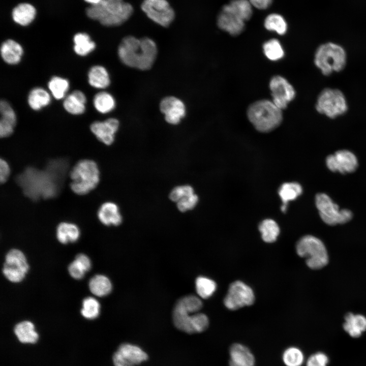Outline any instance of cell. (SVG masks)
Segmentation results:
<instances>
[{
  "instance_id": "45",
  "label": "cell",
  "mask_w": 366,
  "mask_h": 366,
  "mask_svg": "<svg viewBox=\"0 0 366 366\" xmlns=\"http://www.w3.org/2000/svg\"><path fill=\"white\" fill-rule=\"evenodd\" d=\"M328 358L324 353L319 352L313 354L308 359L306 366H326Z\"/></svg>"
},
{
  "instance_id": "37",
  "label": "cell",
  "mask_w": 366,
  "mask_h": 366,
  "mask_svg": "<svg viewBox=\"0 0 366 366\" xmlns=\"http://www.w3.org/2000/svg\"><path fill=\"white\" fill-rule=\"evenodd\" d=\"M202 302L199 298L192 295L180 298L176 303L174 309L190 313H196L202 308Z\"/></svg>"
},
{
  "instance_id": "36",
  "label": "cell",
  "mask_w": 366,
  "mask_h": 366,
  "mask_svg": "<svg viewBox=\"0 0 366 366\" xmlns=\"http://www.w3.org/2000/svg\"><path fill=\"white\" fill-rule=\"evenodd\" d=\"M69 87V82L67 79L57 76H53L48 83L49 90L57 100L65 97Z\"/></svg>"
},
{
  "instance_id": "23",
  "label": "cell",
  "mask_w": 366,
  "mask_h": 366,
  "mask_svg": "<svg viewBox=\"0 0 366 366\" xmlns=\"http://www.w3.org/2000/svg\"><path fill=\"white\" fill-rule=\"evenodd\" d=\"M23 49L22 46L16 41L8 39L1 46V55L3 60L9 65L18 64L22 57Z\"/></svg>"
},
{
  "instance_id": "42",
  "label": "cell",
  "mask_w": 366,
  "mask_h": 366,
  "mask_svg": "<svg viewBox=\"0 0 366 366\" xmlns=\"http://www.w3.org/2000/svg\"><path fill=\"white\" fill-rule=\"evenodd\" d=\"M264 26L268 30L274 31L280 35L285 34L287 25L284 18L277 14H271L267 16L264 21Z\"/></svg>"
},
{
  "instance_id": "14",
  "label": "cell",
  "mask_w": 366,
  "mask_h": 366,
  "mask_svg": "<svg viewBox=\"0 0 366 366\" xmlns=\"http://www.w3.org/2000/svg\"><path fill=\"white\" fill-rule=\"evenodd\" d=\"M269 86L272 102L282 110L286 109L288 104L295 97L296 92L293 86L281 76L272 77Z\"/></svg>"
},
{
  "instance_id": "5",
  "label": "cell",
  "mask_w": 366,
  "mask_h": 366,
  "mask_svg": "<svg viewBox=\"0 0 366 366\" xmlns=\"http://www.w3.org/2000/svg\"><path fill=\"white\" fill-rule=\"evenodd\" d=\"M247 115L255 129L263 133L273 130L283 120L282 110L272 101L266 99L252 103L248 109Z\"/></svg>"
},
{
  "instance_id": "18",
  "label": "cell",
  "mask_w": 366,
  "mask_h": 366,
  "mask_svg": "<svg viewBox=\"0 0 366 366\" xmlns=\"http://www.w3.org/2000/svg\"><path fill=\"white\" fill-rule=\"evenodd\" d=\"M160 108L164 114L166 121L172 125L178 124L186 114L184 103L175 97L169 96L164 98L160 103Z\"/></svg>"
},
{
  "instance_id": "29",
  "label": "cell",
  "mask_w": 366,
  "mask_h": 366,
  "mask_svg": "<svg viewBox=\"0 0 366 366\" xmlns=\"http://www.w3.org/2000/svg\"><path fill=\"white\" fill-rule=\"evenodd\" d=\"M80 234V230L78 226L72 223H60L56 228L57 239L63 244L76 241Z\"/></svg>"
},
{
  "instance_id": "12",
  "label": "cell",
  "mask_w": 366,
  "mask_h": 366,
  "mask_svg": "<svg viewBox=\"0 0 366 366\" xmlns=\"http://www.w3.org/2000/svg\"><path fill=\"white\" fill-rule=\"evenodd\" d=\"M254 301L255 295L252 289L243 282L237 281L230 285L224 303L228 309L236 310L251 306Z\"/></svg>"
},
{
  "instance_id": "25",
  "label": "cell",
  "mask_w": 366,
  "mask_h": 366,
  "mask_svg": "<svg viewBox=\"0 0 366 366\" xmlns=\"http://www.w3.org/2000/svg\"><path fill=\"white\" fill-rule=\"evenodd\" d=\"M343 328L351 337L359 338L366 330V318L360 314L349 313L345 317Z\"/></svg>"
},
{
  "instance_id": "4",
  "label": "cell",
  "mask_w": 366,
  "mask_h": 366,
  "mask_svg": "<svg viewBox=\"0 0 366 366\" xmlns=\"http://www.w3.org/2000/svg\"><path fill=\"white\" fill-rule=\"evenodd\" d=\"M347 62L346 50L342 45L333 42L321 44L314 54V64L325 76L342 71L346 67Z\"/></svg>"
},
{
  "instance_id": "21",
  "label": "cell",
  "mask_w": 366,
  "mask_h": 366,
  "mask_svg": "<svg viewBox=\"0 0 366 366\" xmlns=\"http://www.w3.org/2000/svg\"><path fill=\"white\" fill-rule=\"evenodd\" d=\"M229 366H255V357L251 350L240 343H234L229 349Z\"/></svg>"
},
{
  "instance_id": "47",
  "label": "cell",
  "mask_w": 366,
  "mask_h": 366,
  "mask_svg": "<svg viewBox=\"0 0 366 366\" xmlns=\"http://www.w3.org/2000/svg\"><path fill=\"white\" fill-rule=\"evenodd\" d=\"M15 125L10 122L1 119L0 120V136L1 138L10 136L14 131Z\"/></svg>"
},
{
  "instance_id": "7",
  "label": "cell",
  "mask_w": 366,
  "mask_h": 366,
  "mask_svg": "<svg viewBox=\"0 0 366 366\" xmlns=\"http://www.w3.org/2000/svg\"><path fill=\"white\" fill-rule=\"evenodd\" d=\"M296 250L300 257L306 258L307 265L311 269H320L328 263L326 247L320 239L314 236L302 237L297 242Z\"/></svg>"
},
{
  "instance_id": "38",
  "label": "cell",
  "mask_w": 366,
  "mask_h": 366,
  "mask_svg": "<svg viewBox=\"0 0 366 366\" xmlns=\"http://www.w3.org/2000/svg\"><path fill=\"white\" fill-rule=\"evenodd\" d=\"M302 192V187L298 183L286 182L281 186L279 194L283 204H287L288 201L296 199Z\"/></svg>"
},
{
  "instance_id": "20",
  "label": "cell",
  "mask_w": 366,
  "mask_h": 366,
  "mask_svg": "<svg viewBox=\"0 0 366 366\" xmlns=\"http://www.w3.org/2000/svg\"><path fill=\"white\" fill-rule=\"evenodd\" d=\"M217 23L221 29L233 36L240 34L245 27V21L224 6L218 16Z\"/></svg>"
},
{
  "instance_id": "35",
  "label": "cell",
  "mask_w": 366,
  "mask_h": 366,
  "mask_svg": "<svg viewBox=\"0 0 366 366\" xmlns=\"http://www.w3.org/2000/svg\"><path fill=\"white\" fill-rule=\"evenodd\" d=\"M259 230L262 239L268 243L275 241L280 233L278 224L272 219L263 220L259 226Z\"/></svg>"
},
{
  "instance_id": "9",
  "label": "cell",
  "mask_w": 366,
  "mask_h": 366,
  "mask_svg": "<svg viewBox=\"0 0 366 366\" xmlns=\"http://www.w3.org/2000/svg\"><path fill=\"white\" fill-rule=\"evenodd\" d=\"M315 204L322 221L329 225L343 224L352 218V212L348 209H340L338 205L333 202L325 193L316 195Z\"/></svg>"
},
{
  "instance_id": "49",
  "label": "cell",
  "mask_w": 366,
  "mask_h": 366,
  "mask_svg": "<svg viewBox=\"0 0 366 366\" xmlns=\"http://www.w3.org/2000/svg\"><path fill=\"white\" fill-rule=\"evenodd\" d=\"M75 260L79 263L84 268L85 271H88L91 268L92 263L87 256L84 254H79L75 257Z\"/></svg>"
},
{
  "instance_id": "15",
  "label": "cell",
  "mask_w": 366,
  "mask_h": 366,
  "mask_svg": "<svg viewBox=\"0 0 366 366\" xmlns=\"http://www.w3.org/2000/svg\"><path fill=\"white\" fill-rule=\"evenodd\" d=\"M148 357L140 347L129 343L120 345L112 357L114 366H135L146 361Z\"/></svg>"
},
{
  "instance_id": "46",
  "label": "cell",
  "mask_w": 366,
  "mask_h": 366,
  "mask_svg": "<svg viewBox=\"0 0 366 366\" xmlns=\"http://www.w3.org/2000/svg\"><path fill=\"white\" fill-rule=\"evenodd\" d=\"M68 269L70 275L76 280L82 279L86 272L83 266L75 260L69 265Z\"/></svg>"
},
{
  "instance_id": "39",
  "label": "cell",
  "mask_w": 366,
  "mask_h": 366,
  "mask_svg": "<svg viewBox=\"0 0 366 366\" xmlns=\"http://www.w3.org/2000/svg\"><path fill=\"white\" fill-rule=\"evenodd\" d=\"M282 359L285 366H301L304 361V355L300 349L291 346L283 351Z\"/></svg>"
},
{
  "instance_id": "43",
  "label": "cell",
  "mask_w": 366,
  "mask_h": 366,
  "mask_svg": "<svg viewBox=\"0 0 366 366\" xmlns=\"http://www.w3.org/2000/svg\"><path fill=\"white\" fill-rule=\"evenodd\" d=\"M100 311V304L96 298L87 297L83 300L81 314L83 317L88 320L95 319L98 317Z\"/></svg>"
},
{
  "instance_id": "1",
  "label": "cell",
  "mask_w": 366,
  "mask_h": 366,
  "mask_svg": "<svg viewBox=\"0 0 366 366\" xmlns=\"http://www.w3.org/2000/svg\"><path fill=\"white\" fill-rule=\"evenodd\" d=\"M64 160L50 161L45 169L27 168L16 178L25 196L33 200L51 198L60 191L67 169Z\"/></svg>"
},
{
  "instance_id": "27",
  "label": "cell",
  "mask_w": 366,
  "mask_h": 366,
  "mask_svg": "<svg viewBox=\"0 0 366 366\" xmlns=\"http://www.w3.org/2000/svg\"><path fill=\"white\" fill-rule=\"evenodd\" d=\"M14 332L18 340L24 344L36 343L39 335L35 330L34 324L29 321H23L17 323L14 327Z\"/></svg>"
},
{
  "instance_id": "34",
  "label": "cell",
  "mask_w": 366,
  "mask_h": 366,
  "mask_svg": "<svg viewBox=\"0 0 366 366\" xmlns=\"http://www.w3.org/2000/svg\"><path fill=\"white\" fill-rule=\"evenodd\" d=\"M224 7L244 21L249 20L252 16V5L249 0H232Z\"/></svg>"
},
{
  "instance_id": "24",
  "label": "cell",
  "mask_w": 366,
  "mask_h": 366,
  "mask_svg": "<svg viewBox=\"0 0 366 366\" xmlns=\"http://www.w3.org/2000/svg\"><path fill=\"white\" fill-rule=\"evenodd\" d=\"M86 97L80 90H76L68 95L63 102V107L69 113L73 115L83 114L85 110Z\"/></svg>"
},
{
  "instance_id": "51",
  "label": "cell",
  "mask_w": 366,
  "mask_h": 366,
  "mask_svg": "<svg viewBox=\"0 0 366 366\" xmlns=\"http://www.w3.org/2000/svg\"><path fill=\"white\" fill-rule=\"evenodd\" d=\"M85 2L89 4L90 5H95L99 4L103 0H84Z\"/></svg>"
},
{
  "instance_id": "28",
  "label": "cell",
  "mask_w": 366,
  "mask_h": 366,
  "mask_svg": "<svg viewBox=\"0 0 366 366\" xmlns=\"http://www.w3.org/2000/svg\"><path fill=\"white\" fill-rule=\"evenodd\" d=\"M87 78L90 85L96 88H105L110 83L108 72L106 68L100 65H96L90 68Z\"/></svg>"
},
{
  "instance_id": "31",
  "label": "cell",
  "mask_w": 366,
  "mask_h": 366,
  "mask_svg": "<svg viewBox=\"0 0 366 366\" xmlns=\"http://www.w3.org/2000/svg\"><path fill=\"white\" fill-rule=\"evenodd\" d=\"M88 286L90 292L99 297L107 295L112 288L110 280L102 274H96L89 281Z\"/></svg>"
},
{
  "instance_id": "17",
  "label": "cell",
  "mask_w": 366,
  "mask_h": 366,
  "mask_svg": "<svg viewBox=\"0 0 366 366\" xmlns=\"http://www.w3.org/2000/svg\"><path fill=\"white\" fill-rule=\"evenodd\" d=\"M169 198L176 203L177 207L181 212L193 209L198 202V197L193 188L187 185L173 188L169 194Z\"/></svg>"
},
{
  "instance_id": "44",
  "label": "cell",
  "mask_w": 366,
  "mask_h": 366,
  "mask_svg": "<svg viewBox=\"0 0 366 366\" xmlns=\"http://www.w3.org/2000/svg\"><path fill=\"white\" fill-rule=\"evenodd\" d=\"M1 119L12 123L15 126L16 124L17 117L16 113L11 105L5 100H1L0 103Z\"/></svg>"
},
{
  "instance_id": "11",
  "label": "cell",
  "mask_w": 366,
  "mask_h": 366,
  "mask_svg": "<svg viewBox=\"0 0 366 366\" xmlns=\"http://www.w3.org/2000/svg\"><path fill=\"white\" fill-rule=\"evenodd\" d=\"M172 318L177 329L190 334L202 332L209 325L208 317L202 313H190L174 309Z\"/></svg>"
},
{
  "instance_id": "40",
  "label": "cell",
  "mask_w": 366,
  "mask_h": 366,
  "mask_svg": "<svg viewBox=\"0 0 366 366\" xmlns=\"http://www.w3.org/2000/svg\"><path fill=\"white\" fill-rule=\"evenodd\" d=\"M263 50L265 56L272 61L282 59L285 54L280 42L274 39L265 42L263 45Z\"/></svg>"
},
{
  "instance_id": "32",
  "label": "cell",
  "mask_w": 366,
  "mask_h": 366,
  "mask_svg": "<svg viewBox=\"0 0 366 366\" xmlns=\"http://www.w3.org/2000/svg\"><path fill=\"white\" fill-rule=\"evenodd\" d=\"M74 51L78 55L84 56L92 52L96 48L95 43L85 33H78L73 37Z\"/></svg>"
},
{
  "instance_id": "30",
  "label": "cell",
  "mask_w": 366,
  "mask_h": 366,
  "mask_svg": "<svg viewBox=\"0 0 366 366\" xmlns=\"http://www.w3.org/2000/svg\"><path fill=\"white\" fill-rule=\"evenodd\" d=\"M51 102L50 94L42 87H35L28 94L27 102L34 110L38 111L48 106Z\"/></svg>"
},
{
  "instance_id": "8",
  "label": "cell",
  "mask_w": 366,
  "mask_h": 366,
  "mask_svg": "<svg viewBox=\"0 0 366 366\" xmlns=\"http://www.w3.org/2000/svg\"><path fill=\"white\" fill-rule=\"evenodd\" d=\"M315 108L319 113L334 119L347 112L348 104L345 95L341 90L327 87L318 95Z\"/></svg>"
},
{
  "instance_id": "19",
  "label": "cell",
  "mask_w": 366,
  "mask_h": 366,
  "mask_svg": "<svg viewBox=\"0 0 366 366\" xmlns=\"http://www.w3.org/2000/svg\"><path fill=\"white\" fill-rule=\"evenodd\" d=\"M118 127V120L116 118H110L102 121L93 122L90 129L100 141L107 145H110L114 142L115 134Z\"/></svg>"
},
{
  "instance_id": "13",
  "label": "cell",
  "mask_w": 366,
  "mask_h": 366,
  "mask_svg": "<svg viewBox=\"0 0 366 366\" xmlns=\"http://www.w3.org/2000/svg\"><path fill=\"white\" fill-rule=\"evenodd\" d=\"M141 8L150 19L164 27L168 26L175 17L167 0H144Z\"/></svg>"
},
{
  "instance_id": "3",
  "label": "cell",
  "mask_w": 366,
  "mask_h": 366,
  "mask_svg": "<svg viewBox=\"0 0 366 366\" xmlns=\"http://www.w3.org/2000/svg\"><path fill=\"white\" fill-rule=\"evenodd\" d=\"M85 12L88 17L98 21L103 25L115 26L129 19L133 13V8L123 0H103L98 4L87 7Z\"/></svg>"
},
{
  "instance_id": "41",
  "label": "cell",
  "mask_w": 366,
  "mask_h": 366,
  "mask_svg": "<svg viewBox=\"0 0 366 366\" xmlns=\"http://www.w3.org/2000/svg\"><path fill=\"white\" fill-rule=\"evenodd\" d=\"M195 286L198 295L204 299L211 296L217 288L215 282L205 277H199L197 278L196 280Z\"/></svg>"
},
{
  "instance_id": "48",
  "label": "cell",
  "mask_w": 366,
  "mask_h": 366,
  "mask_svg": "<svg viewBox=\"0 0 366 366\" xmlns=\"http://www.w3.org/2000/svg\"><path fill=\"white\" fill-rule=\"evenodd\" d=\"M10 169L8 163L4 159L0 161V181L2 184L5 182L10 175Z\"/></svg>"
},
{
  "instance_id": "10",
  "label": "cell",
  "mask_w": 366,
  "mask_h": 366,
  "mask_svg": "<svg viewBox=\"0 0 366 366\" xmlns=\"http://www.w3.org/2000/svg\"><path fill=\"white\" fill-rule=\"evenodd\" d=\"M29 269L24 254L19 250L13 249L6 255L2 272L10 282L18 283L24 278Z\"/></svg>"
},
{
  "instance_id": "26",
  "label": "cell",
  "mask_w": 366,
  "mask_h": 366,
  "mask_svg": "<svg viewBox=\"0 0 366 366\" xmlns=\"http://www.w3.org/2000/svg\"><path fill=\"white\" fill-rule=\"evenodd\" d=\"M36 10L34 6L29 3L19 4L12 12L14 21L17 24L25 26L30 24L35 18Z\"/></svg>"
},
{
  "instance_id": "22",
  "label": "cell",
  "mask_w": 366,
  "mask_h": 366,
  "mask_svg": "<svg viewBox=\"0 0 366 366\" xmlns=\"http://www.w3.org/2000/svg\"><path fill=\"white\" fill-rule=\"evenodd\" d=\"M97 215L99 221L106 226H118L123 221L118 205L112 202L102 204L98 209Z\"/></svg>"
},
{
  "instance_id": "50",
  "label": "cell",
  "mask_w": 366,
  "mask_h": 366,
  "mask_svg": "<svg viewBox=\"0 0 366 366\" xmlns=\"http://www.w3.org/2000/svg\"><path fill=\"white\" fill-rule=\"evenodd\" d=\"M251 5L259 9H265L272 2V0H249Z\"/></svg>"
},
{
  "instance_id": "33",
  "label": "cell",
  "mask_w": 366,
  "mask_h": 366,
  "mask_svg": "<svg viewBox=\"0 0 366 366\" xmlns=\"http://www.w3.org/2000/svg\"><path fill=\"white\" fill-rule=\"evenodd\" d=\"M93 104L99 112L105 114L114 109L115 101L113 96L109 93L100 92L94 96Z\"/></svg>"
},
{
  "instance_id": "16",
  "label": "cell",
  "mask_w": 366,
  "mask_h": 366,
  "mask_svg": "<svg viewBox=\"0 0 366 366\" xmlns=\"http://www.w3.org/2000/svg\"><path fill=\"white\" fill-rule=\"evenodd\" d=\"M327 168L332 172L342 174L349 173L356 170L358 167V160L356 156L351 151L340 150L333 155L328 156L326 159Z\"/></svg>"
},
{
  "instance_id": "2",
  "label": "cell",
  "mask_w": 366,
  "mask_h": 366,
  "mask_svg": "<svg viewBox=\"0 0 366 366\" xmlns=\"http://www.w3.org/2000/svg\"><path fill=\"white\" fill-rule=\"evenodd\" d=\"M157 54L156 43L147 37L139 39L133 36H127L122 40L118 48V55L123 64L141 70L151 67Z\"/></svg>"
},
{
  "instance_id": "6",
  "label": "cell",
  "mask_w": 366,
  "mask_h": 366,
  "mask_svg": "<svg viewBox=\"0 0 366 366\" xmlns=\"http://www.w3.org/2000/svg\"><path fill=\"white\" fill-rule=\"evenodd\" d=\"M70 178L72 191L80 195L86 194L94 190L99 182L98 166L93 160H80L72 169Z\"/></svg>"
}]
</instances>
